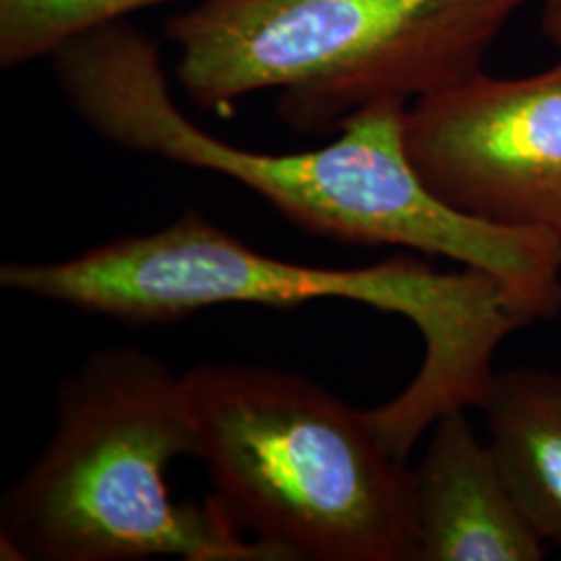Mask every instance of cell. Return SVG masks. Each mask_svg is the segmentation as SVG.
Segmentation results:
<instances>
[{"mask_svg":"<svg viewBox=\"0 0 561 561\" xmlns=\"http://www.w3.org/2000/svg\"><path fill=\"white\" fill-rule=\"evenodd\" d=\"M486 442L545 542L561 545V375L518 366L497 373L481 405Z\"/></svg>","mask_w":561,"mask_h":561,"instance_id":"obj_8","label":"cell"},{"mask_svg":"<svg viewBox=\"0 0 561 561\" xmlns=\"http://www.w3.org/2000/svg\"><path fill=\"white\" fill-rule=\"evenodd\" d=\"M196 456L183 375L136 345L88 354L57 389L50 439L2 495V560L283 561L215 497H171V463Z\"/></svg>","mask_w":561,"mask_h":561,"instance_id":"obj_3","label":"cell"},{"mask_svg":"<svg viewBox=\"0 0 561 561\" xmlns=\"http://www.w3.org/2000/svg\"><path fill=\"white\" fill-rule=\"evenodd\" d=\"M416 561H539L547 542L463 408L431 426L412 468Z\"/></svg>","mask_w":561,"mask_h":561,"instance_id":"obj_7","label":"cell"},{"mask_svg":"<svg viewBox=\"0 0 561 561\" xmlns=\"http://www.w3.org/2000/svg\"><path fill=\"white\" fill-rule=\"evenodd\" d=\"M213 497L283 561H416L412 468L366 410L298 373H183Z\"/></svg>","mask_w":561,"mask_h":561,"instance_id":"obj_4","label":"cell"},{"mask_svg":"<svg viewBox=\"0 0 561 561\" xmlns=\"http://www.w3.org/2000/svg\"><path fill=\"white\" fill-rule=\"evenodd\" d=\"M541 25L545 36L561 50V0H542Z\"/></svg>","mask_w":561,"mask_h":561,"instance_id":"obj_10","label":"cell"},{"mask_svg":"<svg viewBox=\"0 0 561 561\" xmlns=\"http://www.w3.org/2000/svg\"><path fill=\"white\" fill-rule=\"evenodd\" d=\"M50 59L71 108L119 148L229 178L324 240L400 245L482 271L528 322L561 312L560 238L443 202L408 157L405 102L362 108L322 148L277 154L233 146L190 119L171 96L157 44L125 20L81 34Z\"/></svg>","mask_w":561,"mask_h":561,"instance_id":"obj_1","label":"cell"},{"mask_svg":"<svg viewBox=\"0 0 561 561\" xmlns=\"http://www.w3.org/2000/svg\"><path fill=\"white\" fill-rule=\"evenodd\" d=\"M528 0H202L167 23L178 78L204 111L279 90L280 119L337 134L377 102L412 104L482 71Z\"/></svg>","mask_w":561,"mask_h":561,"instance_id":"obj_5","label":"cell"},{"mask_svg":"<svg viewBox=\"0 0 561 561\" xmlns=\"http://www.w3.org/2000/svg\"><path fill=\"white\" fill-rule=\"evenodd\" d=\"M0 285L127 327L183 321L222 304L347 300L403 317L421 333V368L393 400L368 410L400 460L445 412L481 408L497 377L500 345L528 324L500 280L477 268L437 271L416 252L356 268L279 261L196 208L159 231L106 241L65 261L7 262Z\"/></svg>","mask_w":561,"mask_h":561,"instance_id":"obj_2","label":"cell"},{"mask_svg":"<svg viewBox=\"0 0 561 561\" xmlns=\"http://www.w3.org/2000/svg\"><path fill=\"white\" fill-rule=\"evenodd\" d=\"M422 181L482 221L561 240V59L528 78L484 71L408 104Z\"/></svg>","mask_w":561,"mask_h":561,"instance_id":"obj_6","label":"cell"},{"mask_svg":"<svg viewBox=\"0 0 561 561\" xmlns=\"http://www.w3.org/2000/svg\"><path fill=\"white\" fill-rule=\"evenodd\" d=\"M175 0H0V67L53 57L81 34Z\"/></svg>","mask_w":561,"mask_h":561,"instance_id":"obj_9","label":"cell"}]
</instances>
